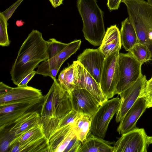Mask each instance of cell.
Wrapping results in <instances>:
<instances>
[{"label":"cell","instance_id":"6da1fadb","mask_svg":"<svg viewBox=\"0 0 152 152\" xmlns=\"http://www.w3.org/2000/svg\"><path fill=\"white\" fill-rule=\"evenodd\" d=\"M47 41L42 33L33 30L22 43L18 52L10 73L13 83L17 86L39 64L48 59Z\"/></svg>","mask_w":152,"mask_h":152},{"label":"cell","instance_id":"7a4b0ae2","mask_svg":"<svg viewBox=\"0 0 152 152\" xmlns=\"http://www.w3.org/2000/svg\"><path fill=\"white\" fill-rule=\"evenodd\" d=\"M48 93L43 96L39 124L48 140L58 121L72 110L69 93L56 79Z\"/></svg>","mask_w":152,"mask_h":152},{"label":"cell","instance_id":"3957f363","mask_svg":"<svg viewBox=\"0 0 152 152\" xmlns=\"http://www.w3.org/2000/svg\"><path fill=\"white\" fill-rule=\"evenodd\" d=\"M96 0H77V6L81 17L85 39L94 46L101 45L105 33L104 12Z\"/></svg>","mask_w":152,"mask_h":152},{"label":"cell","instance_id":"277c9868","mask_svg":"<svg viewBox=\"0 0 152 152\" xmlns=\"http://www.w3.org/2000/svg\"><path fill=\"white\" fill-rule=\"evenodd\" d=\"M121 2L126 7L139 42L148 45L152 36V6L144 0H121Z\"/></svg>","mask_w":152,"mask_h":152},{"label":"cell","instance_id":"5b68a950","mask_svg":"<svg viewBox=\"0 0 152 152\" xmlns=\"http://www.w3.org/2000/svg\"><path fill=\"white\" fill-rule=\"evenodd\" d=\"M119 77L115 95L119 94L133 84L142 74V64L129 53H119Z\"/></svg>","mask_w":152,"mask_h":152},{"label":"cell","instance_id":"8992f818","mask_svg":"<svg viewBox=\"0 0 152 152\" xmlns=\"http://www.w3.org/2000/svg\"><path fill=\"white\" fill-rule=\"evenodd\" d=\"M121 102L118 97L107 100L101 105L91 118V133L102 138L105 136L109 124L118 111Z\"/></svg>","mask_w":152,"mask_h":152},{"label":"cell","instance_id":"52a82bcc","mask_svg":"<svg viewBox=\"0 0 152 152\" xmlns=\"http://www.w3.org/2000/svg\"><path fill=\"white\" fill-rule=\"evenodd\" d=\"M119 51L118 50L105 58L99 84L102 92L108 99L115 95L118 80Z\"/></svg>","mask_w":152,"mask_h":152},{"label":"cell","instance_id":"ba28073f","mask_svg":"<svg viewBox=\"0 0 152 152\" xmlns=\"http://www.w3.org/2000/svg\"><path fill=\"white\" fill-rule=\"evenodd\" d=\"M148 136L144 129L136 127L114 142L113 152H146Z\"/></svg>","mask_w":152,"mask_h":152},{"label":"cell","instance_id":"9c48e42d","mask_svg":"<svg viewBox=\"0 0 152 152\" xmlns=\"http://www.w3.org/2000/svg\"><path fill=\"white\" fill-rule=\"evenodd\" d=\"M75 63L74 89L83 88L91 93L101 105L108 99L103 93L99 84L77 61Z\"/></svg>","mask_w":152,"mask_h":152},{"label":"cell","instance_id":"30bf717a","mask_svg":"<svg viewBox=\"0 0 152 152\" xmlns=\"http://www.w3.org/2000/svg\"><path fill=\"white\" fill-rule=\"evenodd\" d=\"M69 94L72 110L81 115L91 118L100 106L95 97L84 89H74Z\"/></svg>","mask_w":152,"mask_h":152},{"label":"cell","instance_id":"8fae6325","mask_svg":"<svg viewBox=\"0 0 152 152\" xmlns=\"http://www.w3.org/2000/svg\"><path fill=\"white\" fill-rule=\"evenodd\" d=\"M146 81V76L142 74L135 82L119 94L120 96L121 102L118 110L116 113V122H120L136 100L140 97Z\"/></svg>","mask_w":152,"mask_h":152},{"label":"cell","instance_id":"7c38bea8","mask_svg":"<svg viewBox=\"0 0 152 152\" xmlns=\"http://www.w3.org/2000/svg\"><path fill=\"white\" fill-rule=\"evenodd\" d=\"M104 59V54L99 48H87L78 56L77 61L99 84Z\"/></svg>","mask_w":152,"mask_h":152},{"label":"cell","instance_id":"4fadbf2b","mask_svg":"<svg viewBox=\"0 0 152 152\" xmlns=\"http://www.w3.org/2000/svg\"><path fill=\"white\" fill-rule=\"evenodd\" d=\"M81 42V40L79 39L68 43L66 46L58 54L39 65L36 71V74L47 77L49 72L52 69L59 71L64 62L79 49Z\"/></svg>","mask_w":152,"mask_h":152},{"label":"cell","instance_id":"5bb4252c","mask_svg":"<svg viewBox=\"0 0 152 152\" xmlns=\"http://www.w3.org/2000/svg\"><path fill=\"white\" fill-rule=\"evenodd\" d=\"M146 108L145 100L139 97L120 121L117 130L119 134H122L136 128L137 121Z\"/></svg>","mask_w":152,"mask_h":152},{"label":"cell","instance_id":"9a60e30c","mask_svg":"<svg viewBox=\"0 0 152 152\" xmlns=\"http://www.w3.org/2000/svg\"><path fill=\"white\" fill-rule=\"evenodd\" d=\"M121 46L120 31L115 25L107 28L99 48L106 58L120 50Z\"/></svg>","mask_w":152,"mask_h":152},{"label":"cell","instance_id":"2e32d148","mask_svg":"<svg viewBox=\"0 0 152 152\" xmlns=\"http://www.w3.org/2000/svg\"><path fill=\"white\" fill-rule=\"evenodd\" d=\"M39 118V114L37 111L28 112L15 121L13 126L7 129L8 130L16 137L38 125Z\"/></svg>","mask_w":152,"mask_h":152},{"label":"cell","instance_id":"e0dca14e","mask_svg":"<svg viewBox=\"0 0 152 152\" xmlns=\"http://www.w3.org/2000/svg\"><path fill=\"white\" fill-rule=\"evenodd\" d=\"M40 90L31 86L13 88L9 92L0 95V103L16 100L43 97Z\"/></svg>","mask_w":152,"mask_h":152},{"label":"cell","instance_id":"ac0fdd59","mask_svg":"<svg viewBox=\"0 0 152 152\" xmlns=\"http://www.w3.org/2000/svg\"><path fill=\"white\" fill-rule=\"evenodd\" d=\"M91 133L78 152H113V147L111 145L114 144V142L104 140Z\"/></svg>","mask_w":152,"mask_h":152},{"label":"cell","instance_id":"d6986e66","mask_svg":"<svg viewBox=\"0 0 152 152\" xmlns=\"http://www.w3.org/2000/svg\"><path fill=\"white\" fill-rule=\"evenodd\" d=\"M120 31L122 45L128 51L135 44L139 42L134 28L128 17L121 22Z\"/></svg>","mask_w":152,"mask_h":152},{"label":"cell","instance_id":"ffe728a7","mask_svg":"<svg viewBox=\"0 0 152 152\" xmlns=\"http://www.w3.org/2000/svg\"><path fill=\"white\" fill-rule=\"evenodd\" d=\"M73 126V125L70 124L56 129L48 140V152H58L60 146Z\"/></svg>","mask_w":152,"mask_h":152},{"label":"cell","instance_id":"44dd1931","mask_svg":"<svg viewBox=\"0 0 152 152\" xmlns=\"http://www.w3.org/2000/svg\"><path fill=\"white\" fill-rule=\"evenodd\" d=\"M28 99L0 103V115L31 106H36L42 100L43 97Z\"/></svg>","mask_w":152,"mask_h":152},{"label":"cell","instance_id":"7402d4cb","mask_svg":"<svg viewBox=\"0 0 152 152\" xmlns=\"http://www.w3.org/2000/svg\"><path fill=\"white\" fill-rule=\"evenodd\" d=\"M75 63L65 68L60 72L57 80L65 90L70 93L75 88Z\"/></svg>","mask_w":152,"mask_h":152},{"label":"cell","instance_id":"603a6c76","mask_svg":"<svg viewBox=\"0 0 152 152\" xmlns=\"http://www.w3.org/2000/svg\"><path fill=\"white\" fill-rule=\"evenodd\" d=\"M44 137L45 136L42 128L39 124L25 133L16 137L11 143L10 146L14 142H17L19 144V148L20 147L35 141Z\"/></svg>","mask_w":152,"mask_h":152},{"label":"cell","instance_id":"cb8c5ba5","mask_svg":"<svg viewBox=\"0 0 152 152\" xmlns=\"http://www.w3.org/2000/svg\"><path fill=\"white\" fill-rule=\"evenodd\" d=\"M91 118L88 116L82 115L73 126V129L75 135L82 143L91 132Z\"/></svg>","mask_w":152,"mask_h":152},{"label":"cell","instance_id":"d4e9b609","mask_svg":"<svg viewBox=\"0 0 152 152\" xmlns=\"http://www.w3.org/2000/svg\"><path fill=\"white\" fill-rule=\"evenodd\" d=\"M36 106H31L0 115V131L12 125L17 119L27 112L31 111Z\"/></svg>","mask_w":152,"mask_h":152},{"label":"cell","instance_id":"484cf974","mask_svg":"<svg viewBox=\"0 0 152 152\" xmlns=\"http://www.w3.org/2000/svg\"><path fill=\"white\" fill-rule=\"evenodd\" d=\"M128 51L142 65L144 62L151 60V53L146 45L138 42Z\"/></svg>","mask_w":152,"mask_h":152},{"label":"cell","instance_id":"4316f807","mask_svg":"<svg viewBox=\"0 0 152 152\" xmlns=\"http://www.w3.org/2000/svg\"><path fill=\"white\" fill-rule=\"evenodd\" d=\"M68 44L57 41L55 38L50 39L47 41L46 49L47 60L51 58L60 52Z\"/></svg>","mask_w":152,"mask_h":152},{"label":"cell","instance_id":"83f0119b","mask_svg":"<svg viewBox=\"0 0 152 152\" xmlns=\"http://www.w3.org/2000/svg\"><path fill=\"white\" fill-rule=\"evenodd\" d=\"M0 132V151L8 152L11 144L16 136L9 132L7 128Z\"/></svg>","mask_w":152,"mask_h":152},{"label":"cell","instance_id":"f1b7e54d","mask_svg":"<svg viewBox=\"0 0 152 152\" xmlns=\"http://www.w3.org/2000/svg\"><path fill=\"white\" fill-rule=\"evenodd\" d=\"M7 21L0 13V45L2 47L8 46L10 45L7 32Z\"/></svg>","mask_w":152,"mask_h":152},{"label":"cell","instance_id":"f546056e","mask_svg":"<svg viewBox=\"0 0 152 152\" xmlns=\"http://www.w3.org/2000/svg\"><path fill=\"white\" fill-rule=\"evenodd\" d=\"M81 115L77 112L72 110L58 121L55 130L58 128L68 125L74 126L78 119Z\"/></svg>","mask_w":152,"mask_h":152},{"label":"cell","instance_id":"4dcf8cb0","mask_svg":"<svg viewBox=\"0 0 152 152\" xmlns=\"http://www.w3.org/2000/svg\"><path fill=\"white\" fill-rule=\"evenodd\" d=\"M140 97L145 100L147 108L152 107V77L149 80H147Z\"/></svg>","mask_w":152,"mask_h":152},{"label":"cell","instance_id":"1f68e13d","mask_svg":"<svg viewBox=\"0 0 152 152\" xmlns=\"http://www.w3.org/2000/svg\"><path fill=\"white\" fill-rule=\"evenodd\" d=\"M82 143L75 135L71 140L64 152H78Z\"/></svg>","mask_w":152,"mask_h":152},{"label":"cell","instance_id":"d6a6232c","mask_svg":"<svg viewBox=\"0 0 152 152\" xmlns=\"http://www.w3.org/2000/svg\"><path fill=\"white\" fill-rule=\"evenodd\" d=\"M24 0H18L8 8L1 12L7 21L11 16L18 6Z\"/></svg>","mask_w":152,"mask_h":152},{"label":"cell","instance_id":"836d02e7","mask_svg":"<svg viewBox=\"0 0 152 152\" xmlns=\"http://www.w3.org/2000/svg\"><path fill=\"white\" fill-rule=\"evenodd\" d=\"M121 0H107V5L110 11L117 10L119 7Z\"/></svg>","mask_w":152,"mask_h":152},{"label":"cell","instance_id":"e575fe53","mask_svg":"<svg viewBox=\"0 0 152 152\" xmlns=\"http://www.w3.org/2000/svg\"><path fill=\"white\" fill-rule=\"evenodd\" d=\"M36 74V71L33 70L25 77L17 86L21 87H26L28 86V83Z\"/></svg>","mask_w":152,"mask_h":152},{"label":"cell","instance_id":"d590c367","mask_svg":"<svg viewBox=\"0 0 152 152\" xmlns=\"http://www.w3.org/2000/svg\"><path fill=\"white\" fill-rule=\"evenodd\" d=\"M12 88L5 84L3 82H0V95L9 92L12 89Z\"/></svg>","mask_w":152,"mask_h":152},{"label":"cell","instance_id":"8d00e7d4","mask_svg":"<svg viewBox=\"0 0 152 152\" xmlns=\"http://www.w3.org/2000/svg\"><path fill=\"white\" fill-rule=\"evenodd\" d=\"M64 0H54L53 7L56 8L63 4Z\"/></svg>","mask_w":152,"mask_h":152},{"label":"cell","instance_id":"74e56055","mask_svg":"<svg viewBox=\"0 0 152 152\" xmlns=\"http://www.w3.org/2000/svg\"><path fill=\"white\" fill-rule=\"evenodd\" d=\"M24 23V22L21 20H18L16 22V26L18 27H20L22 26Z\"/></svg>","mask_w":152,"mask_h":152},{"label":"cell","instance_id":"f35d334b","mask_svg":"<svg viewBox=\"0 0 152 152\" xmlns=\"http://www.w3.org/2000/svg\"><path fill=\"white\" fill-rule=\"evenodd\" d=\"M148 145L152 144V136H148Z\"/></svg>","mask_w":152,"mask_h":152},{"label":"cell","instance_id":"ab89813d","mask_svg":"<svg viewBox=\"0 0 152 152\" xmlns=\"http://www.w3.org/2000/svg\"><path fill=\"white\" fill-rule=\"evenodd\" d=\"M148 3L152 6V0H147Z\"/></svg>","mask_w":152,"mask_h":152},{"label":"cell","instance_id":"60d3db41","mask_svg":"<svg viewBox=\"0 0 152 152\" xmlns=\"http://www.w3.org/2000/svg\"><path fill=\"white\" fill-rule=\"evenodd\" d=\"M50 2L52 5L53 7V6L54 4V0H49Z\"/></svg>","mask_w":152,"mask_h":152}]
</instances>
